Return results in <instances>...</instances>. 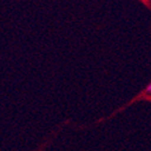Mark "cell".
<instances>
[{"instance_id":"1","label":"cell","mask_w":151,"mask_h":151,"mask_svg":"<svg viewBox=\"0 0 151 151\" xmlns=\"http://www.w3.org/2000/svg\"><path fill=\"white\" fill-rule=\"evenodd\" d=\"M144 93H145L146 95H149V96H150V95H151V83H150V84L147 85V88H145Z\"/></svg>"}]
</instances>
